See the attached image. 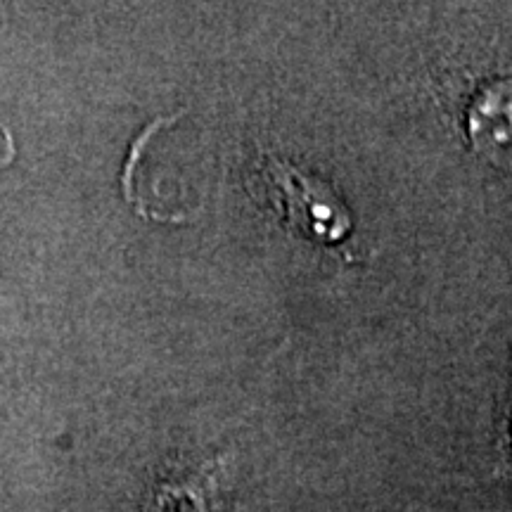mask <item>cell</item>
<instances>
[{
	"instance_id": "6da1fadb",
	"label": "cell",
	"mask_w": 512,
	"mask_h": 512,
	"mask_svg": "<svg viewBox=\"0 0 512 512\" xmlns=\"http://www.w3.org/2000/svg\"><path fill=\"white\" fill-rule=\"evenodd\" d=\"M271 183L278 185L283 197L287 216L294 228L304 230L316 240H342V235L351 228V219L344 204L332 195L330 188H323L311 178L299 174L297 169L283 162H268Z\"/></svg>"
}]
</instances>
